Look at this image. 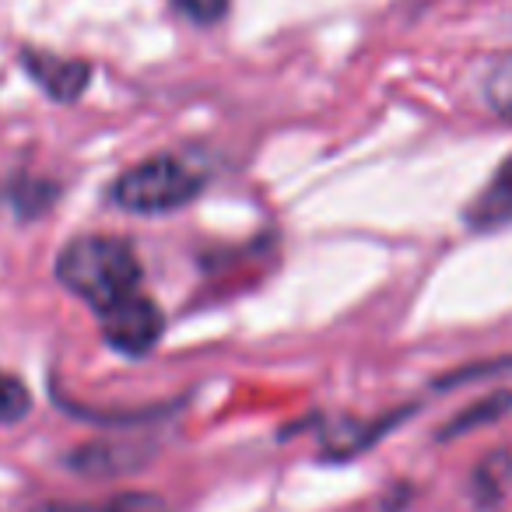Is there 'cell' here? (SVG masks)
<instances>
[{"label": "cell", "instance_id": "5b68a950", "mask_svg": "<svg viewBox=\"0 0 512 512\" xmlns=\"http://www.w3.org/2000/svg\"><path fill=\"white\" fill-rule=\"evenodd\" d=\"M467 225L474 232H495V228L512 225V155L498 165L488 186L470 200Z\"/></svg>", "mask_w": 512, "mask_h": 512}, {"label": "cell", "instance_id": "8992f818", "mask_svg": "<svg viewBox=\"0 0 512 512\" xmlns=\"http://www.w3.org/2000/svg\"><path fill=\"white\" fill-rule=\"evenodd\" d=\"M404 414H411V407H407V411H397V414H386V418H376V421H337V425H330L327 432H323V453L334 456V460L358 456L376 439H383Z\"/></svg>", "mask_w": 512, "mask_h": 512}, {"label": "cell", "instance_id": "7a4b0ae2", "mask_svg": "<svg viewBox=\"0 0 512 512\" xmlns=\"http://www.w3.org/2000/svg\"><path fill=\"white\" fill-rule=\"evenodd\" d=\"M207 176L193 162L176 155H151L144 162L130 165L113 186L109 197L116 207L130 214H165L186 207L200 190H204Z\"/></svg>", "mask_w": 512, "mask_h": 512}, {"label": "cell", "instance_id": "7c38bea8", "mask_svg": "<svg viewBox=\"0 0 512 512\" xmlns=\"http://www.w3.org/2000/svg\"><path fill=\"white\" fill-rule=\"evenodd\" d=\"M32 411V393L18 376L0 369V425H18Z\"/></svg>", "mask_w": 512, "mask_h": 512}, {"label": "cell", "instance_id": "3957f363", "mask_svg": "<svg viewBox=\"0 0 512 512\" xmlns=\"http://www.w3.org/2000/svg\"><path fill=\"white\" fill-rule=\"evenodd\" d=\"M99 320H102L106 341L113 344L120 355H130V358L148 355L165 330V316H162V309H158V302H151L148 295H141V292L116 302V306H109L106 313H99Z\"/></svg>", "mask_w": 512, "mask_h": 512}, {"label": "cell", "instance_id": "6da1fadb", "mask_svg": "<svg viewBox=\"0 0 512 512\" xmlns=\"http://www.w3.org/2000/svg\"><path fill=\"white\" fill-rule=\"evenodd\" d=\"M57 281L95 313H106L109 306L141 292L144 271L127 239L81 235L57 253Z\"/></svg>", "mask_w": 512, "mask_h": 512}, {"label": "cell", "instance_id": "52a82bcc", "mask_svg": "<svg viewBox=\"0 0 512 512\" xmlns=\"http://www.w3.org/2000/svg\"><path fill=\"white\" fill-rule=\"evenodd\" d=\"M74 470L92 477H113V474H130L144 463L141 446H127V442H92V446H81L71 453Z\"/></svg>", "mask_w": 512, "mask_h": 512}, {"label": "cell", "instance_id": "8fae6325", "mask_svg": "<svg viewBox=\"0 0 512 512\" xmlns=\"http://www.w3.org/2000/svg\"><path fill=\"white\" fill-rule=\"evenodd\" d=\"M484 102L491 106V113H498L502 120H512V57H502L484 78Z\"/></svg>", "mask_w": 512, "mask_h": 512}, {"label": "cell", "instance_id": "277c9868", "mask_svg": "<svg viewBox=\"0 0 512 512\" xmlns=\"http://www.w3.org/2000/svg\"><path fill=\"white\" fill-rule=\"evenodd\" d=\"M22 67L53 102H78L92 85V67L74 57H57V53L46 50H22Z\"/></svg>", "mask_w": 512, "mask_h": 512}, {"label": "cell", "instance_id": "4fadbf2b", "mask_svg": "<svg viewBox=\"0 0 512 512\" xmlns=\"http://www.w3.org/2000/svg\"><path fill=\"white\" fill-rule=\"evenodd\" d=\"M172 8L197 25H218L232 8V0H172Z\"/></svg>", "mask_w": 512, "mask_h": 512}, {"label": "cell", "instance_id": "ba28073f", "mask_svg": "<svg viewBox=\"0 0 512 512\" xmlns=\"http://www.w3.org/2000/svg\"><path fill=\"white\" fill-rule=\"evenodd\" d=\"M32 512H169V502L151 491H123L106 502H43Z\"/></svg>", "mask_w": 512, "mask_h": 512}, {"label": "cell", "instance_id": "30bf717a", "mask_svg": "<svg viewBox=\"0 0 512 512\" xmlns=\"http://www.w3.org/2000/svg\"><path fill=\"white\" fill-rule=\"evenodd\" d=\"M509 411H512V393H491V397L477 400V404H470L467 411L456 414V418L442 428V439H449V435H467L481 425H491V421H498Z\"/></svg>", "mask_w": 512, "mask_h": 512}, {"label": "cell", "instance_id": "9c48e42d", "mask_svg": "<svg viewBox=\"0 0 512 512\" xmlns=\"http://www.w3.org/2000/svg\"><path fill=\"white\" fill-rule=\"evenodd\" d=\"M509 481H512V453L509 449H495V453L484 456L474 467L470 488H474V498L481 505H495V502H502Z\"/></svg>", "mask_w": 512, "mask_h": 512}]
</instances>
